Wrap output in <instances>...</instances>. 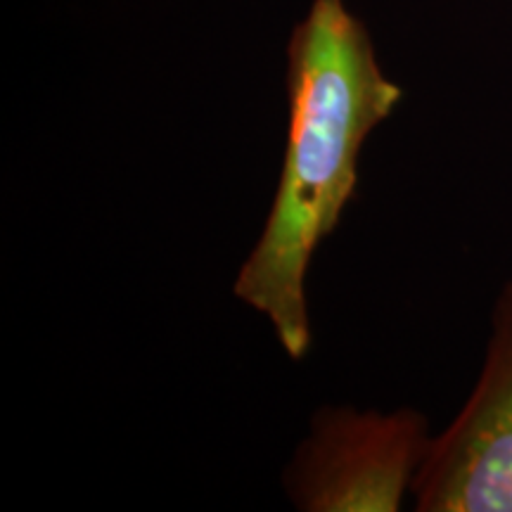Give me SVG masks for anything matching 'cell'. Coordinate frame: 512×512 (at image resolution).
Returning <instances> with one entry per match:
<instances>
[{"label":"cell","mask_w":512,"mask_h":512,"mask_svg":"<svg viewBox=\"0 0 512 512\" xmlns=\"http://www.w3.org/2000/svg\"><path fill=\"white\" fill-rule=\"evenodd\" d=\"M403 91L384 74L373 36L344 0H313L287 43V138L264 228L233 294L266 318L292 361L311 351L306 280L358 185L363 145Z\"/></svg>","instance_id":"cell-1"},{"label":"cell","mask_w":512,"mask_h":512,"mask_svg":"<svg viewBox=\"0 0 512 512\" xmlns=\"http://www.w3.org/2000/svg\"><path fill=\"white\" fill-rule=\"evenodd\" d=\"M430 441V422L411 406H323L294 448L283 489L304 512H396L413 498Z\"/></svg>","instance_id":"cell-2"},{"label":"cell","mask_w":512,"mask_h":512,"mask_svg":"<svg viewBox=\"0 0 512 512\" xmlns=\"http://www.w3.org/2000/svg\"><path fill=\"white\" fill-rule=\"evenodd\" d=\"M420 512H512V280L498 292L482 370L413 486Z\"/></svg>","instance_id":"cell-3"}]
</instances>
